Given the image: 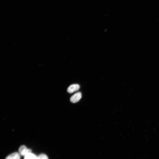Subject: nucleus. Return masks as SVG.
<instances>
[{
    "label": "nucleus",
    "instance_id": "1",
    "mask_svg": "<svg viewBox=\"0 0 159 159\" xmlns=\"http://www.w3.org/2000/svg\"><path fill=\"white\" fill-rule=\"evenodd\" d=\"M19 153L22 156H25L26 154L31 153L30 149H28L25 145H22L20 146L18 150Z\"/></svg>",
    "mask_w": 159,
    "mask_h": 159
},
{
    "label": "nucleus",
    "instance_id": "2",
    "mask_svg": "<svg viewBox=\"0 0 159 159\" xmlns=\"http://www.w3.org/2000/svg\"><path fill=\"white\" fill-rule=\"evenodd\" d=\"M82 97V94L80 92H77L73 95L70 98V101L73 103L77 102Z\"/></svg>",
    "mask_w": 159,
    "mask_h": 159
},
{
    "label": "nucleus",
    "instance_id": "3",
    "mask_svg": "<svg viewBox=\"0 0 159 159\" xmlns=\"http://www.w3.org/2000/svg\"><path fill=\"white\" fill-rule=\"evenodd\" d=\"M80 88V85L78 84H74L70 85L67 89V91L69 93H72L78 90Z\"/></svg>",
    "mask_w": 159,
    "mask_h": 159
},
{
    "label": "nucleus",
    "instance_id": "4",
    "mask_svg": "<svg viewBox=\"0 0 159 159\" xmlns=\"http://www.w3.org/2000/svg\"><path fill=\"white\" fill-rule=\"evenodd\" d=\"M20 155L17 152L14 153L6 157L5 159H20Z\"/></svg>",
    "mask_w": 159,
    "mask_h": 159
},
{
    "label": "nucleus",
    "instance_id": "5",
    "mask_svg": "<svg viewBox=\"0 0 159 159\" xmlns=\"http://www.w3.org/2000/svg\"><path fill=\"white\" fill-rule=\"evenodd\" d=\"M37 158L34 154L31 153L25 155L24 159H37Z\"/></svg>",
    "mask_w": 159,
    "mask_h": 159
},
{
    "label": "nucleus",
    "instance_id": "6",
    "mask_svg": "<svg viewBox=\"0 0 159 159\" xmlns=\"http://www.w3.org/2000/svg\"><path fill=\"white\" fill-rule=\"evenodd\" d=\"M37 159H48L47 156L45 154H42L39 155L37 158Z\"/></svg>",
    "mask_w": 159,
    "mask_h": 159
}]
</instances>
